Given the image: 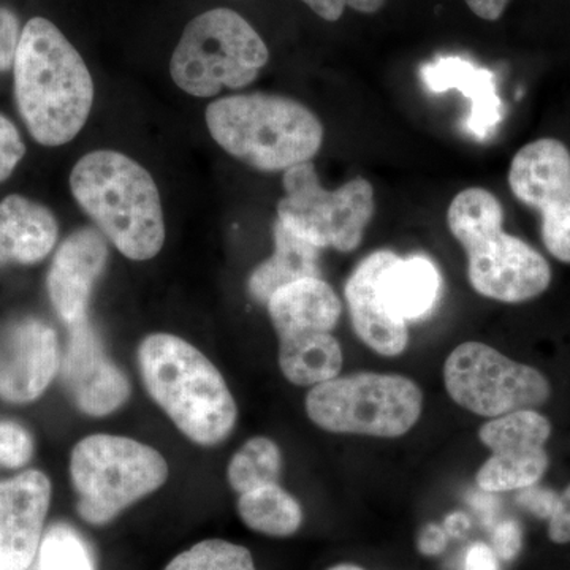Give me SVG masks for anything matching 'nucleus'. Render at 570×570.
<instances>
[{"label": "nucleus", "mask_w": 570, "mask_h": 570, "mask_svg": "<svg viewBox=\"0 0 570 570\" xmlns=\"http://www.w3.org/2000/svg\"><path fill=\"white\" fill-rule=\"evenodd\" d=\"M275 253L262 262L249 277L247 288L255 302L265 305L285 285L321 277V247L288 230L276 219L273 227Z\"/></svg>", "instance_id": "nucleus-21"}, {"label": "nucleus", "mask_w": 570, "mask_h": 570, "mask_svg": "<svg viewBox=\"0 0 570 570\" xmlns=\"http://www.w3.org/2000/svg\"><path fill=\"white\" fill-rule=\"evenodd\" d=\"M305 407L311 422L328 433L393 439L417 425L423 393L400 374L355 373L311 389Z\"/></svg>", "instance_id": "nucleus-8"}, {"label": "nucleus", "mask_w": 570, "mask_h": 570, "mask_svg": "<svg viewBox=\"0 0 570 570\" xmlns=\"http://www.w3.org/2000/svg\"><path fill=\"white\" fill-rule=\"evenodd\" d=\"M146 392L171 423L202 448L230 438L238 406L216 365L193 344L170 333H153L137 351Z\"/></svg>", "instance_id": "nucleus-2"}, {"label": "nucleus", "mask_w": 570, "mask_h": 570, "mask_svg": "<svg viewBox=\"0 0 570 570\" xmlns=\"http://www.w3.org/2000/svg\"><path fill=\"white\" fill-rule=\"evenodd\" d=\"M13 73L18 110L33 140L55 148L81 132L94 104L91 71L51 21L26 22Z\"/></svg>", "instance_id": "nucleus-1"}, {"label": "nucleus", "mask_w": 570, "mask_h": 570, "mask_svg": "<svg viewBox=\"0 0 570 570\" xmlns=\"http://www.w3.org/2000/svg\"><path fill=\"white\" fill-rule=\"evenodd\" d=\"M108 239L85 227L63 239L52 258L47 287L56 314L67 325L88 318L89 302L108 262Z\"/></svg>", "instance_id": "nucleus-15"}, {"label": "nucleus", "mask_w": 570, "mask_h": 570, "mask_svg": "<svg viewBox=\"0 0 570 570\" xmlns=\"http://www.w3.org/2000/svg\"><path fill=\"white\" fill-rule=\"evenodd\" d=\"M442 277L438 266L423 255L397 257L381 279V295L393 316L419 321L436 306Z\"/></svg>", "instance_id": "nucleus-22"}, {"label": "nucleus", "mask_w": 570, "mask_h": 570, "mask_svg": "<svg viewBox=\"0 0 570 570\" xmlns=\"http://www.w3.org/2000/svg\"><path fill=\"white\" fill-rule=\"evenodd\" d=\"M283 471V453L279 445L269 438L249 439L236 450L227 466V482L235 493L262 489L279 482Z\"/></svg>", "instance_id": "nucleus-25"}, {"label": "nucleus", "mask_w": 570, "mask_h": 570, "mask_svg": "<svg viewBox=\"0 0 570 570\" xmlns=\"http://www.w3.org/2000/svg\"><path fill=\"white\" fill-rule=\"evenodd\" d=\"M164 570H258L246 547L223 539L195 543L168 562Z\"/></svg>", "instance_id": "nucleus-26"}, {"label": "nucleus", "mask_w": 570, "mask_h": 570, "mask_svg": "<svg viewBox=\"0 0 570 570\" xmlns=\"http://www.w3.org/2000/svg\"><path fill=\"white\" fill-rule=\"evenodd\" d=\"M317 17L325 21H337L346 9L373 14L385 6V0H302Z\"/></svg>", "instance_id": "nucleus-30"}, {"label": "nucleus", "mask_w": 570, "mask_h": 570, "mask_svg": "<svg viewBox=\"0 0 570 570\" xmlns=\"http://www.w3.org/2000/svg\"><path fill=\"white\" fill-rule=\"evenodd\" d=\"M550 436V420L534 409L491 419L480 426L479 439L491 456L475 475L479 489L505 493L538 485L549 469Z\"/></svg>", "instance_id": "nucleus-12"}, {"label": "nucleus", "mask_w": 570, "mask_h": 570, "mask_svg": "<svg viewBox=\"0 0 570 570\" xmlns=\"http://www.w3.org/2000/svg\"><path fill=\"white\" fill-rule=\"evenodd\" d=\"M513 197L540 216L543 246L570 265V149L558 138H539L513 156L509 168Z\"/></svg>", "instance_id": "nucleus-11"}, {"label": "nucleus", "mask_w": 570, "mask_h": 570, "mask_svg": "<svg viewBox=\"0 0 570 570\" xmlns=\"http://www.w3.org/2000/svg\"><path fill=\"white\" fill-rule=\"evenodd\" d=\"M168 474L163 453L135 439L92 434L71 450L77 512L92 527L111 523L135 502L163 489Z\"/></svg>", "instance_id": "nucleus-6"}, {"label": "nucleus", "mask_w": 570, "mask_h": 570, "mask_svg": "<svg viewBox=\"0 0 570 570\" xmlns=\"http://www.w3.org/2000/svg\"><path fill=\"white\" fill-rule=\"evenodd\" d=\"M268 59L264 39L242 14L213 9L184 29L171 56L170 75L181 91L208 99L224 88L253 85Z\"/></svg>", "instance_id": "nucleus-7"}, {"label": "nucleus", "mask_w": 570, "mask_h": 570, "mask_svg": "<svg viewBox=\"0 0 570 570\" xmlns=\"http://www.w3.org/2000/svg\"><path fill=\"white\" fill-rule=\"evenodd\" d=\"M523 546V532L515 520H504L493 531V550L498 558L512 561L519 557Z\"/></svg>", "instance_id": "nucleus-32"}, {"label": "nucleus", "mask_w": 570, "mask_h": 570, "mask_svg": "<svg viewBox=\"0 0 570 570\" xmlns=\"http://www.w3.org/2000/svg\"><path fill=\"white\" fill-rule=\"evenodd\" d=\"M444 385L460 407L487 419L542 406L551 395L549 379L534 366L478 341L453 348L445 360Z\"/></svg>", "instance_id": "nucleus-10"}, {"label": "nucleus", "mask_w": 570, "mask_h": 570, "mask_svg": "<svg viewBox=\"0 0 570 570\" xmlns=\"http://www.w3.org/2000/svg\"><path fill=\"white\" fill-rule=\"evenodd\" d=\"M50 504L51 482L43 472L0 482V570L31 568Z\"/></svg>", "instance_id": "nucleus-14"}, {"label": "nucleus", "mask_w": 570, "mask_h": 570, "mask_svg": "<svg viewBox=\"0 0 570 570\" xmlns=\"http://www.w3.org/2000/svg\"><path fill=\"white\" fill-rule=\"evenodd\" d=\"M281 373L298 387H316L340 376L344 355L332 332H303L279 337Z\"/></svg>", "instance_id": "nucleus-23"}, {"label": "nucleus", "mask_w": 570, "mask_h": 570, "mask_svg": "<svg viewBox=\"0 0 570 570\" xmlns=\"http://www.w3.org/2000/svg\"><path fill=\"white\" fill-rule=\"evenodd\" d=\"M448 224L466 250L469 284L479 295L519 305L549 291V262L519 236L504 232V208L485 187L456 194Z\"/></svg>", "instance_id": "nucleus-4"}, {"label": "nucleus", "mask_w": 570, "mask_h": 570, "mask_svg": "<svg viewBox=\"0 0 570 570\" xmlns=\"http://www.w3.org/2000/svg\"><path fill=\"white\" fill-rule=\"evenodd\" d=\"M20 37L17 14L0 7V71L10 70L14 66Z\"/></svg>", "instance_id": "nucleus-31"}, {"label": "nucleus", "mask_w": 570, "mask_h": 570, "mask_svg": "<svg viewBox=\"0 0 570 570\" xmlns=\"http://www.w3.org/2000/svg\"><path fill=\"white\" fill-rule=\"evenodd\" d=\"M36 570H96L91 551L73 528L55 524L41 538Z\"/></svg>", "instance_id": "nucleus-27"}, {"label": "nucleus", "mask_w": 570, "mask_h": 570, "mask_svg": "<svg viewBox=\"0 0 570 570\" xmlns=\"http://www.w3.org/2000/svg\"><path fill=\"white\" fill-rule=\"evenodd\" d=\"M515 499L521 508L530 510L539 519L550 520L554 510H557L560 494L554 493V491L539 489L538 485H532L528 487V489L519 490Z\"/></svg>", "instance_id": "nucleus-33"}, {"label": "nucleus", "mask_w": 570, "mask_h": 570, "mask_svg": "<svg viewBox=\"0 0 570 570\" xmlns=\"http://www.w3.org/2000/svg\"><path fill=\"white\" fill-rule=\"evenodd\" d=\"M397 255L374 250L348 276L344 296L355 335L379 355L397 356L409 344L407 322L390 313L381 295V279Z\"/></svg>", "instance_id": "nucleus-17"}, {"label": "nucleus", "mask_w": 570, "mask_h": 570, "mask_svg": "<svg viewBox=\"0 0 570 570\" xmlns=\"http://www.w3.org/2000/svg\"><path fill=\"white\" fill-rule=\"evenodd\" d=\"M420 77L433 92L456 89L471 100L468 127L475 137L485 138L502 118V104L494 86V75L461 58H441L425 63Z\"/></svg>", "instance_id": "nucleus-19"}, {"label": "nucleus", "mask_w": 570, "mask_h": 570, "mask_svg": "<svg viewBox=\"0 0 570 570\" xmlns=\"http://www.w3.org/2000/svg\"><path fill=\"white\" fill-rule=\"evenodd\" d=\"M236 510L249 530L269 538H291L305 517L299 502L279 483L239 494Z\"/></svg>", "instance_id": "nucleus-24"}, {"label": "nucleus", "mask_w": 570, "mask_h": 570, "mask_svg": "<svg viewBox=\"0 0 570 570\" xmlns=\"http://www.w3.org/2000/svg\"><path fill=\"white\" fill-rule=\"evenodd\" d=\"M24 154L20 130L9 118L0 115V183L10 178Z\"/></svg>", "instance_id": "nucleus-29"}, {"label": "nucleus", "mask_w": 570, "mask_h": 570, "mask_svg": "<svg viewBox=\"0 0 570 570\" xmlns=\"http://www.w3.org/2000/svg\"><path fill=\"white\" fill-rule=\"evenodd\" d=\"M277 337L303 332H333L343 305L335 288L322 277L285 285L266 303Z\"/></svg>", "instance_id": "nucleus-20"}, {"label": "nucleus", "mask_w": 570, "mask_h": 570, "mask_svg": "<svg viewBox=\"0 0 570 570\" xmlns=\"http://www.w3.org/2000/svg\"><path fill=\"white\" fill-rule=\"evenodd\" d=\"M549 535L554 543L570 542V483L560 494L557 510L549 520Z\"/></svg>", "instance_id": "nucleus-34"}, {"label": "nucleus", "mask_w": 570, "mask_h": 570, "mask_svg": "<svg viewBox=\"0 0 570 570\" xmlns=\"http://www.w3.org/2000/svg\"><path fill=\"white\" fill-rule=\"evenodd\" d=\"M58 236V219L47 206L17 194L0 202V265L39 264Z\"/></svg>", "instance_id": "nucleus-18"}, {"label": "nucleus", "mask_w": 570, "mask_h": 570, "mask_svg": "<svg viewBox=\"0 0 570 570\" xmlns=\"http://www.w3.org/2000/svg\"><path fill=\"white\" fill-rule=\"evenodd\" d=\"M206 126L225 153L261 171H285L321 151L324 126L306 105L277 94L223 97L206 108Z\"/></svg>", "instance_id": "nucleus-5"}, {"label": "nucleus", "mask_w": 570, "mask_h": 570, "mask_svg": "<svg viewBox=\"0 0 570 570\" xmlns=\"http://www.w3.org/2000/svg\"><path fill=\"white\" fill-rule=\"evenodd\" d=\"M448 532L438 524H428L420 532L419 550L426 557H436L448 547Z\"/></svg>", "instance_id": "nucleus-36"}, {"label": "nucleus", "mask_w": 570, "mask_h": 570, "mask_svg": "<svg viewBox=\"0 0 570 570\" xmlns=\"http://www.w3.org/2000/svg\"><path fill=\"white\" fill-rule=\"evenodd\" d=\"M464 570H501L493 547L483 542L472 543L464 558Z\"/></svg>", "instance_id": "nucleus-35"}, {"label": "nucleus", "mask_w": 570, "mask_h": 570, "mask_svg": "<svg viewBox=\"0 0 570 570\" xmlns=\"http://www.w3.org/2000/svg\"><path fill=\"white\" fill-rule=\"evenodd\" d=\"M31 434L13 422H0V466L22 468L32 459Z\"/></svg>", "instance_id": "nucleus-28"}, {"label": "nucleus", "mask_w": 570, "mask_h": 570, "mask_svg": "<svg viewBox=\"0 0 570 570\" xmlns=\"http://www.w3.org/2000/svg\"><path fill=\"white\" fill-rule=\"evenodd\" d=\"M59 367L55 328L39 318L18 322L0 356V397L14 404L32 403L50 387Z\"/></svg>", "instance_id": "nucleus-16"}, {"label": "nucleus", "mask_w": 570, "mask_h": 570, "mask_svg": "<svg viewBox=\"0 0 570 570\" xmlns=\"http://www.w3.org/2000/svg\"><path fill=\"white\" fill-rule=\"evenodd\" d=\"M59 370L70 400L89 417H108L121 409L132 393L129 379L105 352L88 318L70 325L69 343Z\"/></svg>", "instance_id": "nucleus-13"}, {"label": "nucleus", "mask_w": 570, "mask_h": 570, "mask_svg": "<svg viewBox=\"0 0 570 570\" xmlns=\"http://www.w3.org/2000/svg\"><path fill=\"white\" fill-rule=\"evenodd\" d=\"M469 527H471V523H469L468 517L461 512L452 513V515H449L448 519H445L444 523L445 532L452 535L463 534Z\"/></svg>", "instance_id": "nucleus-38"}, {"label": "nucleus", "mask_w": 570, "mask_h": 570, "mask_svg": "<svg viewBox=\"0 0 570 570\" xmlns=\"http://www.w3.org/2000/svg\"><path fill=\"white\" fill-rule=\"evenodd\" d=\"M70 189L82 212L124 257L151 261L163 250L159 189L151 174L126 154L110 149L86 154L71 170Z\"/></svg>", "instance_id": "nucleus-3"}, {"label": "nucleus", "mask_w": 570, "mask_h": 570, "mask_svg": "<svg viewBox=\"0 0 570 570\" xmlns=\"http://www.w3.org/2000/svg\"><path fill=\"white\" fill-rule=\"evenodd\" d=\"M283 184L277 220L288 230L321 249H358L376 212L373 184L355 178L335 190L325 189L313 160L285 170Z\"/></svg>", "instance_id": "nucleus-9"}, {"label": "nucleus", "mask_w": 570, "mask_h": 570, "mask_svg": "<svg viewBox=\"0 0 570 570\" xmlns=\"http://www.w3.org/2000/svg\"><path fill=\"white\" fill-rule=\"evenodd\" d=\"M328 570H363L362 568H358V566L354 564H337L335 568H330Z\"/></svg>", "instance_id": "nucleus-39"}, {"label": "nucleus", "mask_w": 570, "mask_h": 570, "mask_svg": "<svg viewBox=\"0 0 570 570\" xmlns=\"http://www.w3.org/2000/svg\"><path fill=\"white\" fill-rule=\"evenodd\" d=\"M464 2L480 20L498 21L508 9L510 0H464Z\"/></svg>", "instance_id": "nucleus-37"}]
</instances>
